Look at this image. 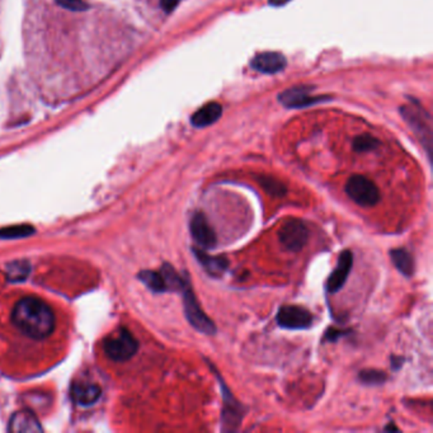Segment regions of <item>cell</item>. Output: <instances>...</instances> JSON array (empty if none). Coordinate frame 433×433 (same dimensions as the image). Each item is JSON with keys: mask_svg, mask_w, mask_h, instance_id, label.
<instances>
[{"mask_svg": "<svg viewBox=\"0 0 433 433\" xmlns=\"http://www.w3.org/2000/svg\"><path fill=\"white\" fill-rule=\"evenodd\" d=\"M189 231L198 248L213 249L218 243V237H216L215 230L210 225L204 213L201 211H197L192 215L189 220Z\"/></svg>", "mask_w": 433, "mask_h": 433, "instance_id": "9", "label": "cell"}, {"mask_svg": "<svg viewBox=\"0 0 433 433\" xmlns=\"http://www.w3.org/2000/svg\"><path fill=\"white\" fill-rule=\"evenodd\" d=\"M287 65V60L282 54L275 51H267L255 55L251 66L254 70L263 74H276L282 72Z\"/></svg>", "mask_w": 433, "mask_h": 433, "instance_id": "12", "label": "cell"}, {"mask_svg": "<svg viewBox=\"0 0 433 433\" xmlns=\"http://www.w3.org/2000/svg\"><path fill=\"white\" fill-rule=\"evenodd\" d=\"M257 182L270 196L281 198L287 193V187L284 182L272 177V176H257Z\"/></svg>", "mask_w": 433, "mask_h": 433, "instance_id": "19", "label": "cell"}, {"mask_svg": "<svg viewBox=\"0 0 433 433\" xmlns=\"http://www.w3.org/2000/svg\"><path fill=\"white\" fill-rule=\"evenodd\" d=\"M209 362V366L213 368V374L218 377L220 385L221 397H222V412H221V430L222 431H237L242 425L243 418L246 416V409L242 403L235 399L229 386L225 384L224 379L219 375V371Z\"/></svg>", "mask_w": 433, "mask_h": 433, "instance_id": "2", "label": "cell"}, {"mask_svg": "<svg viewBox=\"0 0 433 433\" xmlns=\"http://www.w3.org/2000/svg\"><path fill=\"white\" fill-rule=\"evenodd\" d=\"M180 0H160V7L165 13H171L180 4Z\"/></svg>", "mask_w": 433, "mask_h": 433, "instance_id": "25", "label": "cell"}, {"mask_svg": "<svg viewBox=\"0 0 433 433\" xmlns=\"http://www.w3.org/2000/svg\"><path fill=\"white\" fill-rule=\"evenodd\" d=\"M314 90L310 85H297L282 92L278 96V101L287 108H302V107L315 105L317 102L324 101L323 97H313L311 92Z\"/></svg>", "mask_w": 433, "mask_h": 433, "instance_id": "10", "label": "cell"}, {"mask_svg": "<svg viewBox=\"0 0 433 433\" xmlns=\"http://www.w3.org/2000/svg\"><path fill=\"white\" fill-rule=\"evenodd\" d=\"M103 350L109 360L125 362L134 357V355L139 350V344L129 329L121 328L115 335L106 338Z\"/></svg>", "mask_w": 433, "mask_h": 433, "instance_id": "4", "label": "cell"}, {"mask_svg": "<svg viewBox=\"0 0 433 433\" xmlns=\"http://www.w3.org/2000/svg\"><path fill=\"white\" fill-rule=\"evenodd\" d=\"M346 193L355 204L362 207H372L380 201V191L368 177L355 174L346 183Z\"/></svg>", "mask_w": 433, "mask_h": 433, "instance_id": "5", "label": "cell"}, {"mask_svg": "<svg viewBox=\"0 0 433 433\" xmlns=\"http://www.w3.org/2000/svg\"><path fill=\"white\" fill-rule=\"evenodd\" d=\"M10 432H41L42 427L34 413L30 409H23L14 413L9 421Z\"/></svg>", "mask_w": 433, "mask_h": 433, "instance_id": "14", "label": "cell"}, {"mask_svg": "<svg viewBox=\"0 0 433 433\" xmlns=\"http://www.w3.org/2000/svg\"><path fill=\"white\" fill-rule=\"evenodd\" d=\"M380 145V141L370 135H361L353 140V150L357 153H366L375 150Z\"/></svg>", "mask_w": 433, "mask_h": 433, "instance_id": "21", "label": "cell"}, {"mask_svg": "<svg viewBox=\"0 0 433 433\" xmlns=\"http://www.w3.org/2000/svg\"><path fill=\"white\" fill-rule=\"evenodd\" d=\"M288 1H291V0H268V3L273 7H282V6L287 4Z\"/></svg>", "mask_w": 433, "mask_h": 433, "instance_id": "27", "label": "cell"}, {"mask_svg": "<svg viewBox=\"0 0 433 433\" xmlns=\"http://www.w3.org/2000/svg\"><path fill=\"white\" fill-rule=\"evenodd\" d=\"M388 379V375L385 374L384 371H380V370H362L360 374H359V380L363 385H381L384 384Z\"/></svg>", "mask_w": 433, "mask_h": 433, "instance_id": "20", "label": "cell"}, {"mask_svg": "<svg viewBox=\"0 0 433 433\" xmlns=\"http://www.w3.org/2000/svg\"><path fill=\"white\" fill-rule=\"evenodd\" d=\"M403 361H404V359H403V357H397V356H392V368H395V370H399V368L403 366Z\"/></svg>", "mask_w": 433, "mask_h": 433, "instance_id": "26", "label": "cell"}, {"mask_svg": "<svg viewBox=\"0 0 433 433\" xmlns=\"http://www.w3.org/2000/svg\"><path fill=\"white\" fill-rule=\"evenodd\" d=\"M182 296H183V308H184V314H186L188 323L200 333L207 335H216L218 327L213 323V319L207 317V314L201 308L200 302L197 300L195 291L191 285V279L182 290Z\"/></svg>", "mask_w": 433, "mask_h": 433, "instance_id": "3", "label": "cell"}, {"mask_svg": "<svg viewBox=\"0 0 433 433\" xmlns=\"http://www.w3.org/2000/svg\"><path fill=\"white\" fill-rule=\"evenodd\" d=\"M314 317L310 311L299 305H284L276 315L278 327L288 330H305L313 326Z\"/></svg>", "mask_w": 433, "mask_h": 433, "instance_id": "8", "label": "cell"}, {"mask_svg": "<svg viewBox=\"0 0 433 433\" xmlns=\"http://www.w3.org/2000/svg\"><path fill=\"white\" fill-rule=\"evenodd\" d=\"M12 321L21 333L36 341L52 335L56 324L55 314L49 304L33 296L23 297L14 305Z\"/></svg>", "mask_w": 433, "mask_h": 433, "instance_id": "1", "label": "cell"}, {"mask_svg": "<svg viewBox=\"0 0 433 433\" xmlns=\"http://www.w3.org/2000/svg\"><path fill=\"white\" fill-rule=\"evenodd\" d=\"M192 252L196 257L197 262L202 266L206 273L211 277H221L229 267V262L225 257H215L211 254L206 253L204 249L198 246H193Z\"/></svg>", "mask_w": 433, "mask_h": 433, "instance_id": "13", "label": "cell"}, {"mask_svg": "<svg viewBox=\"0 0 433 433\" xmlns=\"http://www.w3.org/2000/svg\"><path fill=\"white\" fill-rule=\"evenodd\" d=\"M401 116L408 123L412 130L416 132L418 138L423 142L428 154H431L432 147V129L431 117L418 105H408L401 108Z\"/></svg>", "mask_w": 433, "mask_h": 433, "instance_id": "6", "label": "cell"}, {"mask_svg": "<svg viewBox=\"0 0 433 433\" xmlns=\"http://www.w3.org/2000/svg\"><path fill=\"white\" fill-rule=\"evenodd\" d=\"M390 257H392V264L397 267V270L401 272V275H404L405 277H412L416 266H414V258L413 255L409 253L405 248H397L390 251Z\"/></svg>", "mask_w": 433, "mask_h": 433, "instance_id": "17", "label": "cell"}, {"mask_svg": "<svg viewBox=\"0 0 433 433\" xmlns=\"http://www.w3.org/2000/svg\"><path fill=\"white\" fill-rule=\"evenodd\" d=\"M32 226L30 225H16L0 229V237L3 239H17V237H25L33 234Z\"/></svg>", "mask_w": 433, "mask_h": 433, "instance_id": "22", "label": "cell"}, {"mask_svg": "<svg viewBox=\"0 0 433 433\" xmlns=\"http://www.w3.org/2000/svg\"><path fill=\"white\" fill-rule=\"evenodd\" d=\"M102 395V390L98 385L89 383H78L72 388V398L75 403L83 407H89L98 401Z\"/></svg>", "mask_w": 433, "mask_h": 433, "instance_id": "15", "label": "cell"}, {"mask_svg": "<svg viewBox=\"0 0 433 433\" xmlns=\"http://www.w3.org/2000/svg\"><path fill=\"white\" fill-rule=\"evenodd\" d=\"M353 267V254L351 251L346 249L338 257V263L333 273L328 277L327 291L329 294L338 293L344 286L347 278L351 273Z\"/></svg>", "mask_w": 433, "mask_h": 433, "instance_id": "11", "label": "cell"}, {"mask_svg": "<svg viewBox=\"0 0 433 433\" xmlns=\"http://www.w3.org/2000/svg\"><path fill=\"white\" fill-rule=\"evenodd\" d=\"M139 277L151 291L158 293V294L168 293V287H167L163 271H142L140 273Z\"/></svg>", "mask_w": 433, "mask_h": 433, "instance_id": "18", "label": "cell"}, {"mask_svg": "<svg viewBox=\"0 0 433 433\" xmlns=\"http://www.w3.org/2000/svg\"><path fill=\"white\" fill-rule=\"evenodd\" d=\"M222 114V107L218 102H210L200 109H197L193 116L191 117V123L195 127H207L210 125L216 123Z\"/></svg>", "mask_w": 433, "mask_h": 433, "instance_id": "16", "label": "cell"}, {"mask_svg": "<svg viewBox=\"0 0 433 433\" xmlns=\"http://www.w3.org/2000/svg\"><path fill=\"white\" fill-rule=\"evenodd\" d=\"M281 246L290 252H300L309 240V229L305 222L299 219L288 220L278 231Z\"/></svg>", "mask_w": 433, "mask_h": 433, "instance_id": "7", "label": "cell"}, {"mask_svg": "<svg viewBox=\"0 0 433 433\" xmlns=\"http://www.w3.org/2000/svg\"><path fill=\"white\" fill-rule=\"evenodd\" d=\"M30 272V267L25 262H18V263H13L8 271V278L12 281H21L23 278L27 277Z\"/></svg>", "mask_w": 433, "mask_h": 433, "instance_id": "23", "label": "cell"}, {"mask_svg": "<svg viewBox=\"0 0 433 433\" xmlns=\"http://www.w3.org/2000/svg\"><path fill=\"white\" fill-rule=\"evenodd\" d=\"M348 332H346V330H339V329H335V328H329L327 332H326V335H324V338H323V341L326 342H335L338 338H341V337H344V335H347Z\"/></svg>", "mask_w": 433, "mask_h": 433, "instance_id": "24", "label": "cell"}]
</instances>
